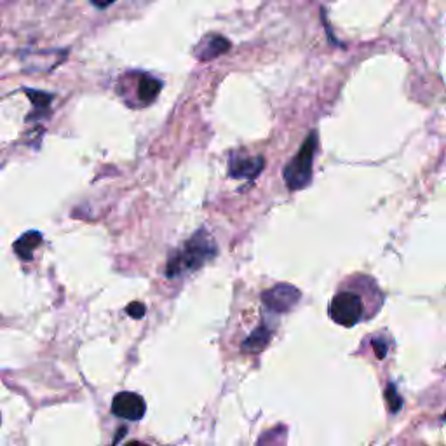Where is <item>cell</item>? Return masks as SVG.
I'll return each instance as SVG.
<instances>
[{"label":"cell","instance_id":"obj_1","mask_svg":"<svg viewBox=\"0 0 446 446\" xmlns=\"http://www.w3.org/2000/svg\"><path fill=\"white\" fill-rule=\"evenodd\" d=\"M216 253H218V248H216L215 239L202 228L182 246V250L176 251L173 257L168 260L166 276L170 279L187 276V274L201 269L206 262L215 258Z\"/></svg>","mask_w":446,"mask_h":446},{"label":"cell","instance_id":"obj_2","mask_svg":"<svg viewBox=\"0 0 446 446\" xmlns=\"http://www.w3.org/2000/svg\"><path fill=\"white\" fill-rule=\"evenodd\" d=\"M366 305L368 303L365 302L361 291H358L356 288H344L329 303V317L336 324L351 328V326H356L358 322L373 316L375 312Z\"/></svg>","mask_w":446,"mask_h":446},{"label":"cell","instance_id":"obj_3","mask_svg":"<svg viewBox=\"0 0 446 446\" xmlns=\"http://www.w3.org/2000/svg\"><path fill=\"white\" fill-rule=\"evenodd\" d=\"M317 150V134L316 131L309 134L300 147L298 153L286 164L284 168V182L290 190H302L312 180V166H314V155Z\"/></svg>","mask_w":446,"mask_h":446},{"label":"cell","instance_id":"obj_4","mask_svg":"<svg viewBox=\"0 0 446 446\" xmlns=\"http://www.w3.org/2000/svg\"><path fill=\"white\" fill-rule=\"evenodd\" d=\"M300 298H302V293H300L298 288L286 283L277 284V286L271 288V290H267L262 295L264 305L267 307L271 312L276 314L290 312V310L300 302Z\"/></svg>","mask_w":446,"mask_h":446},{"label":"cell","instance_id":"obj_5","mask_svg":"<svg viewBox=\"0 0 446 446\" xmlns=\"http://www.w3.org/2000/svg\"><path fill=\"white\" fill-rule=\"evenodd\" d=\"M147 411L145 399L136 392H119L112 401V413L124 421H141Z\"/></svg>","mask_w":446,"mask_h":446},{"label":"cell","instance_id":"obj_6","mask_svg":"<svg viewBox=\"0 0 446 446\" xmlns=\"http://www.w3.org/2000/svg\"><path fill=\"white\" fill-rule=\"evenodd\" d=\"M265 166V159L262 155L257 157H246L239 155V153H232L230 160H228V173L232 178L237 180H254L262 173Z\"/></svg>","mask_w":446,"mask_h":446},{"label":"cell","instance_id":"obj_7","mask_svg":"<svg viewBox=\"0 0 446 446\" xmlns=\"http://www.w3.org/2000/svg\"><path fill=\"white\" fill-rule=\"evenodd\" d=\"M134 84H136V91H134V98H136L140 107H147L153 100L159 96L160 89H163V82L155 78L153 75L148 74H133Z\"/></svg>","mask_w":446,"mask_h":446},{"label":"cell","instance_id":"obj_8","mask_svg":"<svg viewBox=\"0 0 446 446\" xmlns=\"http://www.w3.org/2000/svg\"><path fill=\"white\" fill-rule=\"evenodd\" d=\"M230 49V42L225 37L218 35V33H209L204 39L199 42V46L194 49V54H196L197 59L201 61H208V59H215L218 56H222Z\"/></svg>","mask_w":446,"mask_h":446},{"label":"cell","instance_id":"obj_9","mask_svg":"<svg viewBox=\"0 0 446 446\" xmlns=\"http://www.w3.org/2000/svg\"><path fill=\"white\" fill-rule=\"evenodd\" d=\"M40 245H42V234L37 230H30L14 242L13 250L21 260H32L33 251L39 248Z\"/></svg>","mask_w":446,"mask_h":446},{"label":"cell","instance_id":"obj_10","mask_svg":"<svg viewBox=\"0 0 446 446\" xmlns=\"http://www.w3.org/2000/svg\"><path fill=\"white\" fill-rule=\"evenodd\" d=\"M271 329L265 324H260L257 329H253V333L242 342V351L251 352V354L262 352L269 346V342H271Z\"/></svg>","mask_w":446,"mask_h":446},{"label":"cell","instance_id":"obj_11","mask_svg":"<svg viewBox=\"0 0 446 446\" xmlns=\"http://www.w3.org/2000/svg\"><path fill=\"white\" fill-rule=\"evenodd\" d=\"M26 95L30 96V100H32V103L35 105V112L37 114H40V112H46L49 110V103L52 100L51 95H47V93H42V91H33V89H26Z\"/></svg>","mask_w":446,"mask_h":446},{"label":"cell","instance_id":"obj_12","mask_svg":"<svg viewBox=\"0 0 446 446\" xmlns=\"http://www.w3.org/2000/svg\"><path fill=\"white\" fill-rule=\"evenodd\" d=\"M385 399H387L389 410H391L392 413H397V411L401 410V406H403V399H401V396L397 394L396 387L392 384L387 385V391H385Z\"/></svg>","mask_w":446,"mask_h":446},{"label":"cell","instance_id":"obj_13","mask_svg":"<svg viewBox=\"0 0 446 446\" xmlns=\"http://www.w3.org/2000/svg\"><path fill=\"white\" fill-rule=\"evenodd\" d=\"M126 312L129 314L133 319H140V317L145 316V305L140 302H133L129 303V307H126Z\"/></svg>","mask_w":446,"mask_h":446},{"label":"cell","instance_id":"obj_14","mask_svg":"<svg viewBox=\"0 0 446 446\" xmlns=\"http://www.w3.org/2000/svg\"><path fill=\"white\" fill-rule=\"evenodd\" d=\"M373 347H375V352H377L378 359H384L385 358V352H387V348H385V344H382L380 340H375Z\"/></svg>","mask_w":446,"mask_h":446},{"label":"cell","instance_id":"obj_15","mask_svg":"<svg viewBox=\"0 0 446 446\" xmlns=\"http://www.w3.org/2000/svg\"><path fill=\"white\" fill-rule=\"evenodd\" d=\"M126 446H148V445H145V443H140V441H133V443H127Z\"/></svg>","mask_w":446,"mask_h":446},{"label":"cell","instance_id":"obj_16","mask_svg":"<svg viewBox=\"0 0 446 446\" xmlns=\"http://www.w3.org/2000/svg\"><path fill=\"white\" fill-rule=\"evenodd\" d=\"M445 421H446V415H445Z\"/></svg>","mask_w":446,"mask_h":446}]
</instances>
